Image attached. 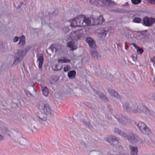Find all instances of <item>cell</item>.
Listing matches in <instances>:
<instances>
[{
	"label": "cell",
	"instance_id": "9c48e42d",
	"mask_svg": "<svg viewBox=\"0 0 155 155\" xmlns=\"http://www.w3.org/2000/svg\"><path fill=\"white\" fill-rule=\"evenodd\" d=\"M108 92L111 96H113V98H116L118 99H120V95L116 91L113 90V89H109L108 90Z\"/></svg>",
	"mask_w": 155,
	"mask_h": 155
},
{
	"label": "cell",
	"instance_id": "52a82bcc",
	"mask_svg": "<svg viewBox=\"0 0 155 155\" xmlns=\"http://www.w3.org/2000/svg\"><path fill=\"white\" fill-rule=\"evenodd\" d=\"M155 20L154 18H150L148 17H145L143 19V24L146 26H152L154 22H155Z\"/></svg>",
	"mask_w": 155,
	"mask_h": 155
},
{
	"label": "cell",
	"instance_id": "5b68a950",
	"mask_svg": "<svg viewBox=\"0 0 155 155\" xmlns=\"http://www.w3.org/2000/svg\"><path fill=\"white\" fill-rule=\"evenodd\" d=\"M138 128L140 131L146 135H150L152 134V131L151 129L147 126L146 124L143 122H140L137 125Z\"/></svg>",
	"mask_w": 155,
	"mask_h": 155
},
{
	"label": "cell",
	"instance_id": "cb8c5ba5",
	"mask_svg": "<svg viewBox=\"0 0 155 155\" xmlns=\"http://www.w3.org/2000/svg\"><path fill=\"white\" fill-rule=\"evenodd\" d=\"M148 2H149V3H151L152 4L154 5L155 3V0H147Z\"/></svg>",
	"mask_w": 155,
	"mask_h": 155
},
{
	"label": "cell",
	"instance_id": "3957f363",
	"mask_svg": "<svg viewBox=\"0 0 155 155\" xmlns=\"http://www.w3.org/2000/svg\"><path fill=\"white\" fill-rule=\"evenodd\" d=\"M29 48H26L25 49L19 50L15 54L14 58V63H19L23 59Z\"/></svg>",
	"mask_w": 155,
	"mask_h": 155
},
{
	"label": "cell",
	"instance_id": "ffe728a7",
	"mask_svg": "<svg viewBox=\"0 0 155 155\" xmlns=\"http://www.w3.org/2000/svg\"><path fill=\"white\" fill-rule=\"evenodd\" d=\"M131 2L134 5L139 4L141 2V0H131Z\"/></svg>",
	"mask_w": 155,
	"mask_h": 155
},
{
	"label": "cell",
	"instance_id": "7402d4cb",
	"mask_svg": "<svg viewBox=\"0 0 155 155\" xmlns=\"http://www.w3.org/2000/svg\"><path fill=\"white\" fill-rule=\"evenodd\" d=\"M133 21L136 23H140L141 21V19L140 18H135L133 20Z\"/></svg>",
	"mask_w": 155,
	"mask_h": 155
},
{
	"label": "cell",
	"instance_id": "603a6c76",
	"mask_svg": "<svg viewBox=\"0 0 155 155\" xmlns=\"http://www.w3.org/2000/svg\"><path fill=\"white\" fill-rule=\"evenodd\" d=\"M19 40V37H15L14 38L13 41L14 42H17Z\"/></svg>",
	"mask_w": 155,
	"mask_h": 155
},
{
	"label": "cell",
	"instance_id": "6da1fadb",
	"mask_svg": "<svg viewBox=\"0 0 155 155\" xmlns=\"http://www.w3.org/2000/svg\"><path fill=\"white\" fill-rule=\"evenodd\" d=\"M105 21L102 16L98 17L81 15L72 19L71 21V26L72 27H83L99 25Z\"/></svg>",
	"mask_w": 155,
	"mask_h": 155
},
{
	"label": "cell",
	"instance_id": "8fae6325",
	"mask_svg": "<svg viewBox=\"0 0 155 155\" xmlns=\"http://www.w3.org/2000/svg\"><path fill=\"white\" fill-rule=\"evenodd\" d=\"M67 46L69 47L72 51L75 50V49H77V46L75 45V43L72 41H71L69 42H68Z\"/></svg>",
	"mask_w": 155,
	"mask_h": 155
},
{
	"label": "cell",
	"instance_id": "2e32d148",
	"mask_svg": "<svg viewBox=\"0 0 155 155\" xmlns=\"http://www.w3.org/2000/svg\"><path fill=\"white\" fill-rule=\"evenodd\" d=\"M42 93H43V95L44 96L47 97L49 95V89H48V88L46 87V86H44L42 88Z\"/></svg>",
	"mask_w": 155,
	"mask_h": 155
},
{
	"label": "cell",
	"instance_id": "d6986e66",
	"mask_svg": "<svg viewBox=\"0 0 155 155\" xmlns=\"http://www.w3.org/2000/svg\"><path fill=\"white\" fill-rule=\"evenodd\" d=\"M91 55H92V57L95 58H98L99 57V55L98 53V52H96V51H93V52L91 53Z\"/></svg>",
	"mask_w": 155,
	"mask_h": 155
},
{
	"label": "cell",
	"instance_id": "ba28073f",
	"mask_svg": "<svg viewBox=\"0 0 155 155\" xmlns=\"http://www.w3.org/2000/svg\"><path fill=\"white\" fill-rule=\"evenodd\" d=\"M86 42L89 44V46L91 48L95 49L96 48V44L94 40L90 37H88L86 39Z\"/></svg>",
	"mask_w": 155,
	"mask_h": 155
},
{
	"label": "cell",
	"instance_id": "d4e9b609",
	"mask_svg": "<svg viewBox=\"0 0 155 155\" xmlns=\"http://www.w3.org/2000/svg\"><path fill=\"white\" fill-rule=\"evenodd\" d=\"M4 139V137L2 136H1V135H0V141H1L2 140H3Z\"/></svg>",
	"mask_w": 155,
	"mask_h": 155
},
{
	"label": "cell",
	"instance_id": "30bf717a",
	"mask_svg": "<svg viewBox=\"0 0 155 155\" xmlns=\"http://www.w3.org/2000/svg\"><path fill=\"white\" fill-rule=\"evenodd\" d=\"M130 150H131V155H137L138 153V148L136 147H134V146H130Z\"/></svg>",
	"mask_w": 155,
	"mask_h": 155
},
{
	"label": "cell",
	"instance_id": "e0dca14e",
	"mask_svg": "<svg viewBox=\"0 0 155 155\" xmlns=\"http://www.w3.org/2000/svg\"><path fill=\"white\" fill-rule=\"evenodd\" d=\"M132 45L136 48V50H137V53L138 54H142L143 53L144 51L142 48H140L137 46L135 44H133Z\"/></svg>",
	"mask_w": 155,
	"mask_h": 155
},
{
	"label": "cell",
	"instance_id": "7a4b0ae2",
	"mask_svg": "<svg viewBox=\"0 0 155 155\" xmlns=\"http://www.w3.org/2000/svg\"><path fill=\"white\" fill-rule=\"evenodd\" d=\"M92 4L103 7H108L115 5L114 2L111 0H90Z\"/></svg>",
	"mask_w": 155,
	"mask_h": 155
},
{
	"label": "cell",
	"instance_id": "277c9868",
	"mask_svg": "<svg viewBox=\"0 0 155 155\" xmlns=\"http://www.w3.org/2000/svg\"><path fill=\"white\" fill-rule=\"evenodd\" d=\"M122 137L127 140L130 143L132 144L136 143L140 140L139 137L134 133L127 134L124 132Z\"/></svg>",
	"mask_w": 155,
	"mask_h": 155
},
{
	"label": "cell",
	"instance_id": "4fadbf2b",
	"mask_svg": "<svg viewBox=\"0 0 155 155\" xmlns=\"http://www.w3.org/2000/svg\"><path fill=\"white\" fill-rule=\"evenodd\" d=\"M20 42H19V45L21 46H24L25 45L26 40L25 37L24 36H22L19 38Z\"/></svg>",
	"mask_w": 155,
	"mask_h": 155
},
{
	"label": "cell",
	"instance_id": "44dd1931",
	"mask_svg": "<svg viewBox=\"0 0 155 155\" xmlns=\"http://www.w3.org/2000/svg\"><path fill=\"white\" fill-rule=\"evenodd\" d=\"M71 69V67L69 65H67L66 66H65L64 68V71L65 72H66V71H69Z\"/></svg>",
	"mask_w": 155,
	"mask_h": 155
},
{
	"label": "cell",
	"instance_id": "7c38bea8",
	"mask_svg": "<svg viewBox=\"0 0 155 155\" xmlns=\"http://www.w3.org/2000/svg\"><path fill=\"white\" fill-rule=\"evenodd\" d=\"M96 94H97L99 95L100 98H101L103 100L108 102V98H107V96H106L105 94L103 93L102 92H101V91H97Z\"/></svg>",
	"mask_w": 155,
	"mask_h": 155
},
{
	"label": "cell",
	"instance_id": "ac0fdd59",
	"mask_svg": "<svg viewBox=\"0 0 155 155\" xmlns=\"http://www.w3.org/2000/svg\"><path fill=\"white\" fill-rule=\"evenodd\" d=\"M70 62V60L66 58H62V59H59L58 60V62L60 63H69Z\"/></svg>",
	"mask_w": 155,
	"mask_h": 155
},
{
	"label": "cell",
	"instance_id": "8992f818",
	"mask_svg": "<svg viewBox=\"0 0 155 155\" xmlns=\"http://www.w3.org/2000/svg\"><path fill=\"white\" fill-rule=\"evenodd\" d=\"M106 140L108 143L114 147L118 146L120 143L119 139L115 136L112 135L108 136L106 137Z\"/></svg>",
	"mask_w": 155,
	"mask_h": 155
},
{
	"label": "cell",
	"instance_id": "9a60e30c",
	"mask_svg": "<svg viewBox=\"0 0 155 155\" xmlns=\"http://www.w3.org/2000/svg\"><path fill=\"white\" fill-rule=\"evenodd\" d=\"M76 74H77V73H76V71H71L68 72V77H69V78L73 79L75 78Z\"/></svg>",
	"mask_w": 155,
	"mask_h": 155
},
{
	"label": "cell",
	"instance_id": "5bb4252c",
	"mask_svg": "<svg viewBox=\"0 0 155 155\" xmlns=\"http://www.w3.org/2000/svg\"><path fill=\"white\" fill-rule=\"evenodd\" d=\"M38 66H39V68H42L43 62H44V57H43V56L42 55H41L38 58Z\"/></svg>",
	"mask_w": 155,
	"mask_h": 155
}]
</instances>
